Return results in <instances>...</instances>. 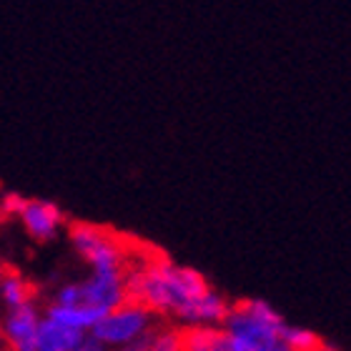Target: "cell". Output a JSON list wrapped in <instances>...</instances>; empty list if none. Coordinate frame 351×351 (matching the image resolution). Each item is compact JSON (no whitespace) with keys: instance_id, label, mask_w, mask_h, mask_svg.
Masks as SVG:
<instances>
[{"instance_id":"cell-9","label":"cell","mask_w":351,"mask_h":351,"mask_svg":"<svg viewBox=\"0 0 351 351\" xmlns=\"http://www.w3.org/2000/svg\"><path fill=\"white\" fill-rule=\"evenodd\" d=\"M60 304L63 306H81V286H68L60 291Z\"/></svg>"},{"instance_id":"cell-8","label":"cell","mask_w":351,"mask_h":351,"mask_svg":"<svg viewBox=\"0 0 351 351\" xmlns=\"http://www.w3.org/2000/svg\"><path fill=\"white\" fill-rule=\"evenodd\" d=\"M0 289H3V296H5V301L10 306L30 304V301L38 296V286L33 284V281H28V278H23L21 274H18V269H13L3 278Z\"/></svg>"},{"instance_id":"cell-7","label":"cell","mask_w":351,"mask_h":351,"mask_svg":"<svg viewBox=\"0 0 351 351\" xmlns=\"http://www.w3.org/2000/svg\"><path fill=\"white\" fill-rule=\"evenodd\" d=\"M106 314H108V308L90 306V304H81V306H63V304H58V306L48 308V316H51L53 322H60L66 324V326H75V329L90 326V324H95Z\"/></svg>"},{"instance_id":"cell-3","label":"cell","mask_w":351,"mask_h":351,"mask_svg":"<svg viewBox=\"0 0 351 351\" xmlns=\"http://www.w3.org/2000/svg\"><path fill=\"white\" fill-rule=\"evenodd\" d=\"M21 219L33 239L45 241L56 234V228L63 223V213L51 201H38V198H25V206L21 211Z\"/></svg>"},{"instance_id":"cell-11","label":"cell","mask_w":351,"mask_h":351,"mask_svg":"<svg viewBox=\"0 0 351 351\" xmlns=\"http://www.w3.org/2000/svg\"><path fill=\"white\" fill-rule=\"evenodd\" d=\"M0 351H8V346H5V339H3V329H0Z\"/></svg>"},{"instance_id":"cell-6","label":"cell","mask_w":351,"mask_h":351,"mask_svg":"<svg viewBox=\"0 0 351 351\" xmlns=\"http://www.w3.org/2000/svg\"><path fill=\"white\" fill-rule=\"evenodd\" d=\"M173 314L183 316V319H191V322H226L228 306L216 293H206L201 299L178 306Z\"/></svg>"},{"instance_id":"cell-4","label":"cell","mask_w":351,"mask_h":351,"mask_svg":"<svg viewBox=\"0 0 351 351\" xmlns=\"http://www.w3.org/2000/svg\"><path fill=\"white\" fill-rule=\"evenodd\" d=\"M123 299V278L110 271H98L90 284L81 286V304L116 308Z\"/></svg>"},{"instance_id":"cell-1","label":"cell","mask_w":351,"mask_h":351,"mask_svg":"<svg viewBox=\"0 0 351 351\" xmlns=\"http://www.w3.org/2000/svg\"><path fill=\"white\" fill-rule=\"evenodd\" d=\"M151 322V314L138 306H116L110 314L101 316L93 324V337L101 341H131L136 334L146 329Z\"/></svg>"},{"instance_id":"cell-10","label":"cell","mask_w":351,"mask_h":351,"mask_svg":"<svg viewBox=\"0 0 351 351\" xmlns=\"http://www.w3.org/2000/svg\"><path fill=\"white\" fill-rule=\"evenodd\" d=\"M10 271H13V266H10V263H3V261H0V284H3V278H5L8 274H10Z\"/></svg>"},{"instance_id":"cell-2","label":"cell","mask_w":351,"mask_h":351,"mask_svg":"<svg viewBox=\"0 0 351 351\" xmlns=\"http://www.w3.org/2000/svg\"><path fill=\"white\" fill-rule=\"evenodd\" d=\"M3 339H5L8 351H38L36 311L28 304L13 306L5 322V329H3Z\"/></svg>"},{"instance_id":"cell-5","label":"cell","mask_w":351,"mask_h":351,"mask_svg":"<svg viewBox=\"0 0 351 351\" xmlns=\"http://www.w3.org/2000/svg\"><path fill=\"white\" fill-rule=\"evenodd\" d=\"M81 341L83 337L75 326H66L53 319L38 326V351H73Z\"/></svg>"}]
</instances>
